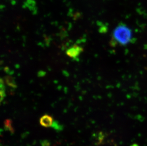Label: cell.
Listing matches in <instances>:
<instances>
[{
  "mask_svg": "<svg viewBox=\"0 0 147 146\" xmlns=\"http://www.w3.org/2000/svg\"><path fill=\"white\" fill-rule=\"evenodd\" d=\"M4 81L3 79H1V83H0V94H1V102L4 99V97H5V87L4 86Z\"/></svg>",
  "mask_w": 147,
  "mask_h": 146,
  "instance_id": "cell-6",
  "label": "cell"
},
{
  "mask_svg": "<svg viewBox=\"0 0 147 146\" xmlns=\"http://www.w3.org/2000/svg\"><path fill=\"white\" fill-rule=\"evenodd\" d=\"M132 32L124 24H119L113 32V37L115 43L121 46L127 45L132 39Z\"/></svg>",
  "mask_w": 147,
  "mask_h": 146,
  "instance_id": "cell-1",
  "label": "cell"
},
{
  "mask_svg": "<svg viewBox=\"0 0 147 146\" xmlns=\"http://www.w3.org/2000/svg\"><path fill=\"white\" fill-rule=\"evenodd\" d=\"M4 80L6 84L9 86L13 88H17V86L13 77L11 76H6L5 77H4Z\"/></svg>",
  "mask_w": 147,
  "mask_h": 146,
  "instance_id": "cell-4",
  "label": "cell"
},
{
  "mask_svg": "<svg viewBox=\"0 0 147 146\" xmlns=\"http://www.w3.org/2000/svg\"><path fill=\"white\" fill-rule=\"evenodd\" d=\"M51 127L57 131H61L63 129V126L59 124V123L57 121H54Z\"/></svg>",
  "mask_w": 147,
  "mask_h": 146,
  "instance_id": "cell-7",
  "label": "cell"
},
{
  "mask_svg": "<svg viewBox=\"0 0 147 146\" xmlns=\"http://www.w3.org/2000/svg\"><path fill=\"white\" fill-rule=\"evenodd\" d=\"M53 117L50 115H45L42 116L40 120V123L42 127L45 128L51 127L53 123Z\"/></svg>",
  "mask_w": 147,
  "mask_h": 146,
  "instance_id": "cell-3",
  "label": "cell"
},
{
  "mask_svg": "<svg viewBox=\"0 0 147 146\" xmlns=\"http://www.w3.org/2000/svg\"><path fill=\"white\" fill-rule=\"evenodd\" d=\"M4 129L11 133H14V129L12 126V121L10 119L6 120L4 122Z\"/></svg>",
  "mask_w": 147,
  "mask_h": 146,
  "instance_id": "cell-5",
  "label": "cell"
},
{
  "mask_svg": "<svg viewBox=\"0 0 147 146\" xmlns=\"http://www.w3.org/2000/svg\"><path fill=\"white\" fill-rule=\"evenodd\" d=\"M83 51V48L76 44L70 47L67 50V55L71 58H77Z\"/></svg>",
  "mask_w": 147,
  "mask_h": 146,
  "instance_id": "cell-2",
  "label": "cell"
}]
</instances>
